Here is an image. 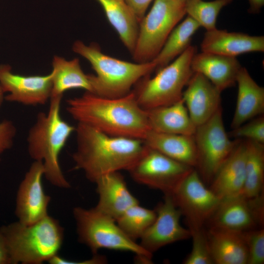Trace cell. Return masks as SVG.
<instances>
[{
	"instance_id": "22",
	"label": "cell",
	"mask_w": 264,
	"mask_h": 264,
	"mask_svg": "<svg viewBox=\"0 0 264 264\" xmlns=\"http://www.w3.org/2000/svg\"><path fill=\"white\" fill-rule=\"evenodd\" d=\"M206 233L214 264H247L244 232L209 227Z\"/></svg>"
},
{
	"instance_id": "11",
	"label": "cell",
	"mask_w": 264,
	"mask_h": 264,
	"mask_svg": "<svg viewBox=\"0 0 264 264\" xmlns=\"http://www.w3.org/2000/svg\"><path fill=\"white\" fill-rule=\"evenodd\" d=\"M189 227H202L221 202L194 168L170 194Z\"/></svg>"
},
{
	"instance_id": "3",
	"label": "cell",
	"mask_w": 264,
	"mask_h": 264,
	"mask_svg": "<svg viewBox=\"0 0 264 264\" xmlns=\"http://www.w3.org/2000/svg\"><path fill=\"white\" fill-rule=\"evenodd\" d=\"M63 96L51 97L48 111L40 112L27 136V151L34 161L43 164L44 176L52 185L69 188L59 163V155L75 127L65 121L60 113Z\"/></svg>"
},
{
	"instance_id": "4",
	"label": "cell",
	"mask_w": 264,
	"mask_h": 264,
	"mask_svg": "<svg viewBox=\"0 0 264 264\" xmlns=\"http://www.w3.org/2000/svg\"><path fill=\"white\" fill-rule=\"evenodd\" d=\"M72 50L90 64L96 73L90 74L92 93L102 97L118 98L128 94L133 86L156 69L152 61L132 63L107 55L94 43L87 45L76 41Z\"/></svg>"
},
{
	"instance_id": "30",
	"label": "cell",
	"mask_w": 264,
	"mask_h": 264,
	"mask_svg": "<svg viewBox=\"0 0 264 264\" xmlns=\"http://www.w3.org/2000/svg\"><path fill=\"white\" fill-rule=\"evenodd\" d=\"M233 0H188L185 2L186 13L200 25L210 31L216 28L218 15Z\"/></svg>"
},
{
	"instance_id": "20",
	"label": "cell",
	"mask_w": 264,
	"mask_h": 264,
	"mask_svg": "<svg viewBox=\"0 0 264 264\" xmlns=\"http://www.w3.org/2000/svg\"><path fill=\"white\" fill-rule=\"evenodd\" d=\"M191 67L194 72L202 74L222 92L236 84L242 66L236 57L201 51L193 56Z\"/></svg>"
},
{
	"instance_id": "13",
	"label": "cell",
	"mask_w": 264,
	"mask_h": 264,
	"mask_svg": "<svg viewBox=\"0 0 264 264\" xmlns=\"http://www.w3.org/2000/svg\"><path fill=\"white\" fill-rule=\"evenodd\" d=\"M154 210L155 219L140 238L144 249L153 254L168 244L191 238L190 230L180 223L181 213L170 194H164Z\"/></svg>"
},
{
	"instance_id": "37",
	"label": "cell",
	"mask_w": 264,
	"mask_h": 264,
	"mask_svg": "<svg viewBox=\"0 0 264 264\" xmlns=\"http://www.w3.org/2000/svg\"><path fill=\"white\" fill-rule=\"evenodd\" d=\"M106 262V258L102 256L98 255V254L93 255V257L89 260H85L83 261H71L67 260L63 258H62L60 260V263L61 264H104Z\"/></svg>"
},
{
	"instance_id": "39",
	"label": "cell",
	"mask_w": 264,
	"mask_h": 264,
	"mask_svg": "<svg viewBox=\"0 0 264 264\" xmlns=\"http://www.w3.org/2000/svg\"><path fill=\"white\" fill-rule=\"evenodd\" d=\"M4 93H5L4 92L1 86L0 85V110L4 100H5Z\"/></svg>"
},
{
	"instance_id": "21",
	"label": "cell",
	"mask_w": 264,
	"mask_h": 264,
	"mask_svg": "<svg viewBox=\"0 0 264 264\" xmlns=\"http://www.w3.org/2000/svg\"><path fill=\"white\" fill-rule=\"evenodd\" d=\"M236 83L238 93L232 129L264 113V88L257 84L246 68L242 66L240 69Z\"/></svg>"
},
{
	"instance_id": "14",
	"label": "cell",
	"mask_w": 264,
	"mask_h": 264,
	"mask_svg": "<svg viewBox=\"0 0 264 264\" xmlns=\"http://www.w3.org/2000/svg\"><path fill=\"white\" fill-rule=\"evenodd\" d=\"M0 85L5 100L25 106L46 104L52 92L50 73L45 75L24 76L14 73L9 65H0Z\"/></svg>"
},
{
	"instance_id": "40",
	"label": "cell",
	"mask_w": 264,
	"mask_h": 264,
	"mask_svg": "<svg viewBox=\"0 0 264 264\" xmlns=\"http://www.w3.org/2000/svg\"><path fill=\"white\" fill-rule=\"evenodd\" d=\"M180 0V1H182V2H186L188 0Z\"/></svg>"
},
{
	"instance_id": "15",
	"label": "cell",
	"mask_w": 264,
	"mask_h": 264,
	"mask_svg": "<svg viewBox=\"0 0 264 264\" xmlns=\"http://www.w3.org/2000/svg\"><path fill=\"white\" fill-rule=\"evenodd\" d=\"M44 170L42 162L34 161L19 187L15 214L18 221L29 224L48 215L51 198L44 192L42 179Z\"/></svg>"
},
{
	"instance_id": "9",
	"label": "cell",
	"mask_w": 264,
	"mask_h": 264,
	"mask_svg": "<svg viewBox=\"0 0 264 264\" xmlns=\"http://www.w3.org/2000/svg\"><path fill=\"white\" fill-rule=\"evenodd\" d=\"M193 136L197 151L195 169L203 182L210 184L238 141L231 140L225 131L221 106L208 120L196 127Z\"/></svg>"
},
{
	"instance_id": "34",
	"label": "cell",
	"mask_w": 264,
	"mask_h": 264,
	"mask_svg": "<svg viewBox=\"0 0 264 264\" xmlns=\"http://www.w3.org/2000/svg\"><path fill=\"white\" fill-rule=\"evenodd\" d=\"M17 129L14 123L5 119L0 122V162L3 154L13 145Z\"/></svg>"
},
{
	"instance_id": "17",
	"label": "cell",
	"mask_w": 264,
	"mask_h": 264,
	"mask_svg": "<svg viewBox=\"0 0 264 264\" xmlns=\"http://www.w3.org/2000/svg\"><path fill=\"white\" fill-rule=\"evenodd\" d=\"M237 139L231 154L210 183V189L221 201L242 194L244 188L246 141Z\"/></svg>"
},
{
	"instance_id": "16",
	"label": "cell",
	"mask_w": 264,
	"mask_h": 264,
	"mask_svg": "<svg viewBox=\"0 0 264 264\" xmlns=\"http://www.w3.org/2000/svg\"><path fill=\"white\" fill-rule=\"evenodd\" d=\"M183 91L182 98L197 127L207 120L221 107V91L202 74L194 72Z\"/></svg>"
},
{
	"instance_id": "2",
	"label": "cell",
	"mask_w": 264,
	"mask_h": 264,
	"mask_svg": "<svg viewBox=\"0 0 264 264\" xmlns=\"http://www.w3.org/2000/svg\"><path fill=\"white\" fill-rule=\"evenodd\" d=\"M75 132L74 168L94 183L106 174L128 171L146 148L142 140L111 136L82 123L77 124Z\"/></svg>"
},
{
	"instance_id": "32",
	"label": "cell",
	"mask_w": 264,
	"mask_h": 264,
	"mask_svg": "<svg viewBox=\"0 0 264 264\" xmlns=\"http://www.w3.org/2000/svg\"><path fill=\"white\" fill-rule=\"evenodd\" d=\"M228 135L235 139H245L264 144V114L232 129Z\"/></svg>"
},
{
	"instance_id": "31",
	"label": "cell",
	"mask_w": 264,
	"mask_h": 264,
	"mask_svg": "<svg viewBox=\"0 0 264 264\" xmlns=\"http://www.w3.org/2000/svg\"><path fill=\"white\" fill-rule=\"evenodd\" d=\"M188 229L192 239V247L190 253L183 261V264H213L206 231L203 226L190 227Z\"/></svg>"
},
{
	"instance_id": "28",
	"label": "cell",
	"mask_w": 264,
	"mask_h": 264,
	"mask_svg": "<svg viewBox=\"0 0 264 264\" xmlns=\"http://www.w3.org/2000/svg\"><path fill=\"white\" fill-rule=\"evenodd\" d=\"M246 141L245 183L242 194L252 198L264 194V144Z\"/></svg>"
},
{
	"instance_id": "27",
	"label": "cell",
	"mask_w": 264,
	"mask_h": 264,
	"mask_svg": "<svg viewBox=\"0 0 264 264\" xmlns=\"http://www.w3.org/2000/svg\"><path fill=\"white\" fill-rule=\"evenodd\" d=\"M190 17H186L172 30L161 50L152 61L158 71L183 52L190 45L192 38L200 27Z\"/></svg>"
},
{
	"instance_id": "1",
	"label": "cell",
	"mask_w": 264,
	"mask_h": 264,
	"mask_svg": "<svg viewBox=\"0 0 264 264\" xmlns=\"http://www.w3.org/2000/svg\"><path fill=\"white\" fill-rule=\"evenodd\" d=\"M66 109L78 123L113 136L143 140L151 130L147 111L139 105L133 90L118 98L86 92L67 100Z\"/></svg>"
},
{
	"instance_id": "6",
	"label": "cell",
	"mask_w": 264,
	"mask_h": 264,
	"mask_svg": "<svg viewBox=\"0 0 264 264\" xmlns=\"http://www.w3.org/2000/svg\"><path fill=\"white\" fill-rule=\"evenodd\" d=\"M197 52V47L190 45L171 64L157 71L154 77L149 75L140 80L133 91L141 107L147 110L181 99L183 88L194 73L191 62Z\"/></svg>"
},
{
	"instance_id": "24",
	"label": "cell",
	"mask_w": 264,
	"mask_h": 264,
	"mask_svg": "<svg viewBox=\"0 0 264 264\" xmlns=\"http://www.w3.org/2000/svg\"><path fill=\"white\" fill-rule=\"evenodd\" d=\"M145 145L169 157L195 168L197 151L193 135L166 133L150 130Z\"/></svg>"
},
{
	"instance_id": "18",
	"label": "cell",
	"mask_w": 264,
	"mask_h": 264,
	"mask_svg": "<svg viewBox=\"0 0 264 264\" xmlns=\"http://www.w3.org/2000/svg\"><path fill=\"white\" fill-rule=\"evenodd\" d=\"M94 183L99 197L94 208L115 221L128 209L139 204L137 199L128 189L124 177L119 172L104 175Z\"/></svg>"
},
{
	"instance_id": "8",
	"label": "cell",
	"mask_w": 264,
	"mask_h": 264,
	"mask_svg": "<svg viewBox=\"0 0 264 264\" xmlns=\"http://www.w3.org/2000/svg\"><path fill=\"white\" fill-rule=\"evenodd\" d=\"M185 14V2L154 0L148 13L139 22L138 36L132 54L134 61L138 63L152 61Z\"/></svg>"
},
{
	"instance_id": "35",
	"label": "cell",
	"mask_w": 264,
	"mask_h": 264,
	"mask_svg": "<svg viewBox=\"0 0 264 264\" xmlns=\"http://www.w3.org/2000/svg\"><path fill=\"white\" fill-rule=\"evenodd\" d=\"M153 0H126L132 9L139 22L145 15L147 9Z\"/></svg>"
},
{
	"instance_id": "23",
	"label": "cell",
	"mask_w": 264,
	"mask_h": 264,
	"mask_svg": "<svg viewBox=\"0 0 264 264\" xmlns=\"http://www.w3.org/2000/svg\"><path fill=\"white\" fill-rule=\"evenodd\" d=\"M151 130L162 133L193 135L196 126L182 99L146 110Z\"/></svg>"
},
{
	"instance_id": "5",
	"label": "cell",
	"mask_w": 264,
	"mask_h": 264,
	"mask_svg": "<svg viewBox=\"0 0 264 264\" xmlns=\"http://www.w3.org/2000/svg\"><path fill=\"white\" fill-rule=\"evenodd\" d=\"M9 249L12 264H41L57 255L64 229L48 215L29 224L19 221L0 227Z\"/></svg>"
},
{
	"instance_id": "25",
	"label": "cell",
	"mask_w": 264,
	"mask_h": 264,
	"mask_svg": "<svg viewBox=\"0 0 264 264\" xmlns=\"http://www.w3.org/2000/svg\"><path fill=\"white\" fill-rule=\"evenodd\" d=\"M52 66L51 97L63 96L66 90L74 88L83 89L86 92L92 93L90 74H85L83 71L79 59L68 60L55 56L53 58Z\"/></svg>"
},
{
	"instance_id": "19",
	"label": "cell",
	"mask_w": 264,
	"mask_h": 264,
	"mask_svg": "<svg viewBox=\"0 0 264 264\" xmlns=\"http://www.w3.org/2000/svg\"><path fill=\"white\" fill-rule=\"evenodd\" d=\"M201 51L236 57L243 53L264 51V37L230 32L217 28L206 31L200 44Z\"/></svg>"
},
{
	"instance_id": "10",
	"label": "cell",
	"mask_w": 264,
	"mask_h": 264,
	"mask_svg": "<svg viewBox=\"0 0 264 264\" xmlns=\"http://www.w3.org/2000/svg\"><path fill=\"white\" fill-rule=\"evenodd\" d=\"M194 168L146 146L144 152L128 171L135 182L164 194H171Z\"/></svg>"
},
{
	"instance_id": "26",
	"label": "cell",
	"mask_w": 264,
	"mask_h": 264,
	"mask_svg": "<svg viewBox=\"0 0 264 264\" xmlns=\"http://www.w3.org/2000/svg\"><path fill=\"white\" fill-rule=\"evenodd\" d=\"M117 32L124 46L132 54L137 40L139 22L126 0H97Z\"/></svg>"
},
{
	"instance_id": "33",
	"label": "cell",
	"mask_w": 264,
	"mask_h": 264,
	"mask_svg": "<svg viewBox=\"0 0 264 264\" xmlns=\"http://www.w3.org/2000/svg\"><path fill=\"white\" fill-rule=\"evenodd\" d=\"M248 251L247 264L264 263V229L256 228L244 232Z\"/></svg>"
},
{
	"instance_id": "29",
	"label": "cell",
	"mask_w": 264,
	"mask_h": 264,
	"mask_svg": "<svg viewBox=\"0 0 264 264\" xmlns=\"http://www.w3.org/2000/svg\"><path fill=\"white\" fill-rule=\"evenodd\" d=\"M156 216L155 210L135 204L125 211L116 220L118 226L131 239H140L153 223Z\"/></svg>"
},
{
	"instance_id": "38",
	"label": "cell",
	"mask_w": 264,
	"mask_h": 264,
	"mask_svg": "<svg viewBox=\"0 0 264 264\" xmlns=\"http://www.w3.org/2000/svg\"><path fill=\"white\" fill-rule=\"evenodd\" d=\"M248 12L251 14L259 13L264 5V0H248Z\"/></svg>"
},
{
	"instance_id": "7",
	"label": "cell",
	"mask_w": 264,
	"mask_h": 264,
	"mask_svg": "<svg viewBox=\"0 0 264 264\" xmlns=\"http://www.w3.org/2000/svg\"><path fill=\"white\" fill-rule=\"evenodd\" d=\"M78 240L93 254L100 249L131 252L144 262L151 263L153 254L129 238L111 217L94 208H73Z\"/></svg>"
},
{
	"instance_id": "12",
	"label": "cell",
	"mask_w": 264,
	"mask_h": 264,
	"mask_svg": "<svg viewBox=\"0 0 264 264\" xmlns=\"http://www.w3.org/2000/svg\"><path fill=\"white\" fill-rule=\"evenodd\" d=\"M264 195L247 198L242 194L222 200L207 221L210 227L244 232L264 223Z\"/></svg>"
},
{
	"instance_id": "36",
	"label": "cell",
	"mask_w": 264,
	"mask_h": 264,
	"mask_svg": "<svg viewBox=\"0 0 264 264\" xmlns=\"http://www.w3.org/2000/svg\"><path fill=\"white\" fill-rule=\"evenodd\" d=\"M0 264H12L6 240L0 230Z\"/></svg>"
}]
</instances>
